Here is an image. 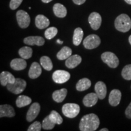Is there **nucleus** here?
<instances>
[{
    "label": "nucleus",
    "instance_id": "nucleus-26",
    "mask_svg": "<svg viewBox=\"0 0 131 131\" xmlns=\"http://www.w3.org/2000/svg\"><path fill=\"white\" fill-rule=\"evenodd\" d=\"M32 103V99L26 95H19L16 100V105L18 107L21 108L28 106Z\"/></svg>",
    "mask_w": 131,
    "mask_h": 131
},
{
    "label": "nucleus",
    "instance_id": "nucleus-12",
    "mask_svg": "<svg viewBox=\"0 0 131 131\" xmlns=\"http://www.w3.org/2000/svg\"><path fill=\"white\" fill-rule=\"evenodd\" d=\"M122 99V92L118 89H114L111 92L109 96V103L112 106H117Z\"/></svg>",
    "mask_w": 131,
    "mask_h": 131
},
{
    "label": "nucleus",
    "instance_id": "nucleus-9",
    "mask_svg": "<svg viewBox=\"0 0 131 131\" xmlns=\"http://www.w3.org/2000/svg\"><path fill=\"white\" fill-rule=\"evenodd\" d=\"M41 107L38 103H34L29 108L26 115V119L28 122H32L38 117L40 112Z\"/></svg>",
    "mask_w": 131,
    "mask_h": 131
},
{
    "label": "nucleus",
    "instance_id": "nucleus-36",
    "mask_svg": "<svg viewBox=\"0 0 131 131\" xmlns=\"http://www.w3.org/2000/svg\"><path fill=\"white\" fill-rule=\"evenodd\" d=\"M73 2L77 5H81L84 4L86 0H72Z\"/></svg>",
    "mask_w": 131,
    "mask_h": 131
},
{
    "label": "nucleus",
    "instance_id": "nucleus-7",
    "mask_svg": "<svg viewBox=\"0 0 131 131\" xmlns=\"http://www.w3.org/2000/svg\"><path fill=\"white\" fill-rule=\"evenodd\" d=\"M16 20L19 27L26 29L29 27L30 23V18L28 13L23 10H19L16 12Z\"/></svg>",
    "mask_w": 131,
    "mask_h": 131
},
{
    "label": "nucleus",
    "instance_id": "nucleus-17",
    "mask_svg": "<svg viewBox=\"0 0 131 131\" xmlns=\"http://www.w3.org/2000/svg\"><path fill=\"white\" fill-rule=\"evenodd\" d=\"M42 73L41 66L37 62H34L30 66L29 70V77L31 79H36L40 76Z\"/></svg>",
    "mask_w": 131,
    "mask_h": 131
},
{
    "label": "nucleus",
    "instance_id": "nucleus-23",
    "mask_svg": "<svg viewBox=\"0 0 131 131\" xmlns=\"http://www.w3.org/2000/svg\"><path fill=\"white\" fill-rule=\"evenodd\" d=\"M91 86V80L87 78H84L77 82L76 84V89L78 91H84L90 88Z\"/></svg>",
    "mask_w": 131,
    "mask_h": 131
},
{
    "label": "nucleus",
    "instance_id": "nucleus-29",
    "mask_svg": "<svg viewBox=\"0 0 131 131\" xmlns=\"http://www.w3.org/2000/svg\"><path fill=\"white\" fill-rule=\"evenodd\" d=\"M52 122L55 124H61L63 122V118L57 111H52L49 115Z\"/></svg>",
    "mask_w": 131,
    "mask_h": 131
},
{
    "label": "nucleus",
    "instance_id": "nucleus-10",
    "mask_svg": "<svg viewBox=\"0 0 131 131\" xmlns=\"http://www.w3.org/2000/svg\"><path fill=\"white\" fill-rule=\"evenodd\" d=\"M88 21H89L91 28L93 30H96L100 27L102 19H101L100 15L97 12H94L90 14L88 18Z\"/></svg>",
    "mask_w": 131,
    "mask_h": 131
},
{
    "label": "nucleus",
    "instance_id": "nucleus-8",
    "mask_svg": "<svg viewBox=\"0 0 131 131\" xmlns=\"http://www.w3.org/2000/svg\"><path fill=\"white\" fill-rule=\"evenodd\" d=\"M70 78L69 72L63 70H57L52 74V79L57 84H63L67 82Z\"/></svg>",
    "mask_w": 131,
    "mask_h": 131
},
{
    "label": "nucleus",
    "instance_id": "nucleus-13",
    "mask_svg": "<svg viewBox=\"0 0 131 131\" xmlns=\"http://www.w3.org/2000/svg\"><path fill=\"white\" fill-rule=\"evenodd\" d=\"M16 78L12 73L7 71H3L0 74V83L3 86H7L9 84H13Z\"/></svg>",
    "mask_w": 131,
    "mask_h": 131
},
{
    "label": "nucleus",
    "instance_id": "nucleus-2",
    "mask_svg": "<svg viewBox=\"0 0 131 131\" xmlns=\"http://www.w3.org/2000/svg\"><path fill=\"white\" fill-rule=\"evenodd\" d=\"M115 27L121 32H127L131 29V19L126 14H121L115 20Z\"/></svg>",
    "mask_w": 131,
    "mask_h": 131
},
{
    "label": "nucleus",
    "instance_id": "nucleus-20",
    "mask_svg": "<svg viewBox=\"0 0 131 131\" xmlns=\"http://www.w3.org/2000/svg\"><path fill=\"white\" fill-rule=\"evenodd\" d=\"M50 24L49 19L43 15H38L35 18V26L39 29H44Z\"/></svg>",
    "mask_w": 131,
    "mask_h": 131
},
{
    "label": "nucleus",
    "instance_id": "nucleus-32",
    "mask_svg": "<svg viewBox=\"0 0 131 131\" xmlns=\"http://www.w3.org/2000/svg\"><path fill=\"white\" fill-rule=\"evenodd\" d=\"M122 77L126 80H131V64L124 67L122 71Z\"/></svg>",
    "mask_w": 131,
    "mask_h": 131
},
{
    "label": "nucleus",
    "instance_id": "nucleus-19",
    "mask_svg": "<svg viewBox=\"0 0 131 131\" xmlns=\"http://www.w3.org/2000/svg\"><path fill=\"white\" fill-rule=\"evenodd\" d=\"M10 67L15 70H22L25 69L27 67V63L25 59L15 58L10 62Z\"/></svg>",
    "mask_w": 131,
    "mask_h": 131
},
{
    "label": "nucleus",
    "instance_id": "nucleus-25",
    "mask_svg": "<svg viewBox=\"0 0 131 131\" xmlns=\"http://www.w3.org/2000/svg\"><path fill=\"white\" fill-rule=\"evenodd\" d=\"M72 53V51L70 47L64 46L57 53V57L59 60H65L71 56Z\"/></svg>",
    "mask_w": 131,
    "mask_h": 131
},
{
    "label": "nucleus",
    "instance_id": "nucleus-28",
    "mask_svg": "<svg viewBox=\"0 0 131 131\" xmlns=\"http://www.w3.org/2000/svg\"><path fill=\"white\" fill-rule=\"evenodd\" d=\"M40 64L42 68L47 71H50L53 69V64L51 60L47 56H43L40 58Z\"/></svg>",
    "mask_w": 131,
    "mask_h": 131
},
{
    "label": "nucleus",
    "instance_id": "nucleus-39",
    "mask_svg": "<svg viewBox=\"0 0 131 131\" xmlns=\"http://www.w3.org/2000/svg\"><path fill=\"white\" fill-rule=\"evenodd\" d=\"M57 42H58V44H60V45H62V44H63V41H60V40H59V39H58V40H57Z\"/></svg>",
    "mask_w": 131,
    "mask_h": 131
},
{
    "label": "nucleus",
    "instance_id": "nucleus-11",
    "mask_svg": "<svg viewBox=\"0 0 131 131\" xmlns=\"http://www.w3.org/2000/svg\"><path fill=\"white\" fill-rule=\"evenodd\" d=\"M24 43L27 45L34 46L37 45L38 46H41L45 43V40L40 36H30L25 38L23 40Z\"/></svg>",
    "mask_w": 131,
    "mask_h": 131
},
{
    "label": "nucleus",
    "instance_id": "nucleus-37",
    "mask_svg": "<svg viewBox=\"0 0 131 131\" xmlns=\"http://www.w3.org/2000/svg\"><path fill=\"white\" fill-rule=\"evenodd\" d=\"M41 1L45 3H48L49 2H50V1H52V0H41Z\"/></svg>",
    "mask_w": 131,
    "mask_h": 131
},
{
    "label": "nucleus",
    "instance_id": "nucleus-3",
    "mask_svg": "<svg viewBox=\"0 0 131 131\" xmlns=\"http://www.w3.org/2000/svg\"><path fill=\"white\" fill-rule=\"evenodd\" d=\"M80 107L76 103H66L62 107V112L65 117L73 118L79 114Z\"/></svg>",
    "mask_w": 131,
    "mask_h": 131
},
{
    "label": "nucleus",
    "instance_id": "nucleus-14",
    "mask_svg": "<svg viewBox=\"0 0 131 131\" xmlns=\"http://www.w3.org/2000/svg\"><path fill=\"white\" fill-rule=\"evenodd\" d=\"M94 89L100 100H103L105 98L107 94V88L104 82L98 81L95 85Z\"/></svg>",
    "mask_w": 131,
    "mask_h": 131
},
{
    "label": "nucleus",
    "instance_id": "nucleus-1",
    "mask_svg": "<svg viewBox=\"0 0 131 131\" xmlns=\"http://www.w3.org/2000/svg\"><path fill=\"white\" fill-rule=\"evenodd\" d=\"M100 119L95 114H89L83 116L80 121L79 128L81 131H94L100 125Z\"/></svg>",
    "mask_w": 131,
    "mask_h": 131
},
{
    "label": "nucleus",
    "instance_id": "nucleus-35",
    "mask_svg": "<svg viewBox=\"0 0 131 131\" xmlns=\"http://www.w3.org/2000/svg\"><path fill=\"white\" fill-rule=\"evenodd\" d=\"M125 115L126 117L129 119H131V102L127 106L125 111Z\"/></svg>",
    "mask_w": 131,
    "mask_h": 131
},
{
    "label": "nucleus",
    "instance_id": "nucleus-5",
    "mask_svg": "<svg viewBox=\"0 0 131 131\" xmlns=\"http://www.w3.org/2000/svg\"><path fill=\"white\" fill-rule=\"evenodd\" d=\"M101 58L102 61L111 68H116L119 65V59L113 52H104L101 55Z\"/></svg>",
    "mask_w": 131,
    "mask_h": 131
},
{
    "label": "nucleus",
    "instance_id": "nucleus-34",
    "mask_svg": "<svg viewBox=\"0 0 131 131\" xmlns=\"http://www.w3.org/2000/svg\"><path fill=\"white\" fill-rule=\"evenodd\" d=\"M23 0H11L10 2V8L12 10H15L20 6Z\"/></svg>",
    "mask_w": 131,
    "mask_h": 131
},
{
    "label": "nucleus",
    "instance_id": "nucleus-31",
    "mask_svg": "<svg viewBox=\"0 0 131 131\" xmlns=\"http://www.w3.org/2000/svg\"><path fill=\"white\" fill-rule=\"evenodd\" d=\"M58 29L55 27H50L47 28L45 32V37L47 40H51L57 35Z\"/></svg>",
    "mask_w": 131,
    "mask_h": 131
},
{
    "label": "nucleus",
    "instance_id": "nucleus-40",
    "mask_svg": "<svg viewBox=\"0 0 131 131\" xmlns=\"http://www.w3.org/2000/svg\"><path fill=\"white\" fill-rule=\"evenodd\" d=\"M108 130H109V129L107 128H103L100 129V131H108Z\"/></svg>",
    "mask_w": 131,
    "mask_h": 131
},
{
    "label": "nucleus",
    "instance_id": "nucleus-6",
    "mask_svg": "<svg viewBox=\"0 0 131 131\" xmlns=\"http://www.w3.org/2000/svg\"><path fill=\"white\" fill-rule=\"evenodd\" d=\"M101 44L100 38L97 35L91 34L85 38L83 41V46L87 49H94L98 47Z\"/></svg>",
    "mask_w": 131,
    "mask_h": 131
},
{
    "label": "nucleus",
    "instance_id": "nucleus-18",
    "mask_svg": "<svg viewBox=\"0 0 131 131\" xmlns=\"http://www.w3.org/2000/svg\"><path fill=\"white\" fill-rule=\"evenodd\" d=\"M82 58L78 55H73L70 56L66 61L65 65L69 69H73L77 67L81 63Z\"/></svg>",
    "mask_w": 131,
    "mask_h": 131
},
{
    "label": "nucleus",
    "instance_id": "nucleus-41",
    "mask_svg": "<svg viewBox=\"0 0 131 131\" xmlns=\"http://www.w3.org/2000/svg\"><path fill=\"white\" fill-rule=\"evenodd\" d=\"M129 43H130V45H131V35L129 36Z\"/></svg>",
    "mask_w": 131,
    "mask_h": 131
},
{
    "label": "nucleus",
    "instance_id": "nucleus-15",
    "mask_svg": "<svg viewBox=\"0 0 131 131\" xmlns=\"http://www.w3.org/2000/svg\"><path fill=\"white\" fill-rule=\"evenodd\" d=\"M98 96L96 93H89L84 96L83 100V104L88 107H92L98 102Z\"/></svg>",
    "mask_w": 131,
    "mask_h": 131
},
{
    "label": "nucleus",
    "instance_id": "nucleus-33",
    "mask_svg": "<svg viewBox=\"0 0 131 131\" xmlns=\"http://www.w3.org/2000/svg\"><path fill=\"white\" fill-rule=\"evenodd\" d=\"M41 130V123L40 122H35L29 127L28 131H40Z\"/></svg>",
    "mask_w": 131,
    "mask_h": 131
},
{
    "label": "nucleus",
    "instance_id": "nucleus-16",
    "mask_svg": "<svg viewBox=\"0 0 131 131\" xmlns=\"http://www.w3.org/2000/svg\"><path fill=\"white\" fill-rule=\"evenodd\" d=\"M15 115V111L14 107L9 104H2L0 106V117H14Z\"/></svg>",
    "mask_w": 131,
    "mask_h": 131
},
{
    "label": "nucleus",
    "instance_id": "nucleus-30",
    "mask_svg": "<svg viewBox=\"0 0 131 131\" xmlns=\"http://www.w3.org/2000/svg\"><path fill=\"white\" fill-rule=\"evenodd\" d=\"M55 124L52 122L49 115L47 116L42 122V127L45 130H52L55 127Z\"/></svg>",
    "mask_w": 131,
    "mask_h": 131
},
{
    "label": "nucleus",
    "instance_id": "nucleus-4",
    "mask_svg": "<svg viewBox=\"0 0 131 131\" xmlns=\"http://www.w3.org/2000/svg\"><path fill=\"white\" fill-rule=\"evenodd\" d=\"M27 83L25 80L21 78H16L15 82L13 84L7 85V89L14 94H20L25 90Z\"/></svg>",
    "mask_w": 131,
    "mask_h": 131
},
{
    "label": "nucleus",
    "instance_id": "nucleus-22",
    "mask_svg": "<svg viewBox=\"0 0 131 131\" xmlns=\"http://www.w3.org/2000/svg\"><path fill=\"white\" fill-rule=\"evenodd\" d=\"M53 11L55 15L58 18H64L67 15L66 8L60 3H56L54 4Z\"/></svg>",
    "mask_w": 131,
    "mask_h": 131
},
{
    "label": "nucleus",
    "instance_id": "nucleus-27",
    "mask_svg": "<svg viewBox=\"0 0 131 131\" xmlns=\"http://www.w3.org/2000/svg\"><path fill=\"white\" fill-rule=\"evenodd\" d=\"M32 49L28 46L21 47L18 50V54L19 56L22 58L25 59V60L30 58L32 56Z\"/></svg>",
    "mask_w": 131,
    "mask_h": 131
},
{
    "label": "nucleus",
    "instance_id": "nucleus-24",
    "mask_svg": "<svg viewBox=\"0 0 131 131\" xmlns=\"http://www.w3.org/2000/svg\"><path fill=\"white\" fill-rule=\"evenodd\" d=\"M83 35H84V32L80 27H77L75 29L73 32V45L76 46H78L80 45L83 40Z\"/></svg>",
    "mask_w": 131,
    "mask_h": 131
},
{
    "label": "nucleus",
    "instance_id": "nucleus-38",
    "mask_svg": "<svg viewBox=\"0 0 131 131\" xmlns=\"http://www.w3.org/2000/svg\"><path fill=\"white\" fill-rule=\"evenodd\" d=\"M124 1H125V2L127 3L128 4L131 5V0H124Z\"/></svg>",
    "mask_w": 131,
    "mask_h": 131
},
{
    "label": "nucleus",
    "instance_id": "nucleus-21",
    "mask_svg": "<svg viewBox=\"0 0 131 131\" xmlns=\"http://www.w3.org/2000/svg\"><path fill=\"white\" fill-rule=\"evenodd\" d=\"M68 94V90L65 88L54 91L52 94V98L55 102L61 103L64 100Z\"/></svg>",
    "mask_w": 131,
    "mask_h": 131
}]
</instances>
